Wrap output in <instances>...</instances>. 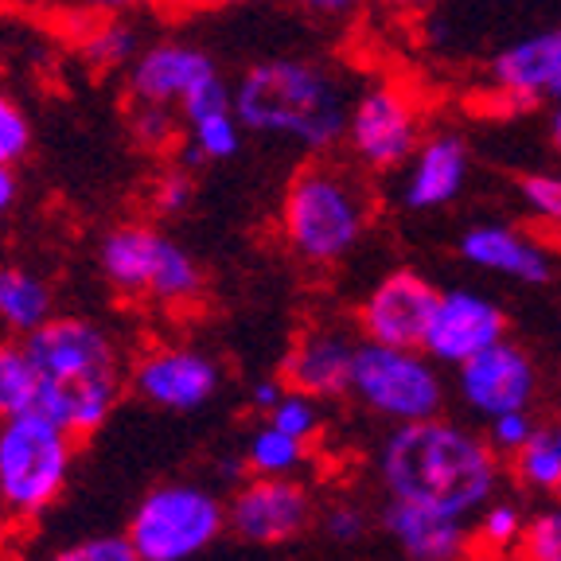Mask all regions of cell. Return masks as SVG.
I'll return each instance as SVG.
<instances>
[{
	"label": "cell",
	"mask_w": 561,
	"mask_h": 561,
	"mask_svg": "<svg viewBox=\"0 0 561 561\" xmlns=\"http://www.w3.org/2000/svg\"><path fill=\"white\" fill-rule=\"evenodd\" d=\"M242 456H245V465H250V476H293L305 465L308 445L265 421V425H257V430L250 433Z\"/></svg>",
	"instance_id": "cell-24"
},
{
	"label": "cell",
	"mask_w": 561,
	"mask_h": 561,
	"mask_svg": "<svg viewBox=\"0 0 561 561\" xmlns=\"http://www.w3.org/2000/svg\"><path fill=\"white\" fill-rule=\"evenodd\" d=\"M351 394L359 398L363 410L390 425H413L445 413L448 382L440 375V363H433L425 351L410 347H382L363 340Z\"/></svg>",
	"instance_id": "cell-8"
},
{
	"label": "cell",
	"mask_w": 561,
	"mask_h": 561,
	"mask_svg": "<svg viewBox=\"0 0 561 561\" xmlns=\"http://www.w3.org/2000/svg\"><path fill=\"white\" fill-rule=\"evenodd\" d=\"M44 0H0V9H39Z\"/></svg>",
	"instance_id": "cell-44"
},
{
	"label": "cell",
	"mask_w": 561,
	"mask_h": 561,
	"mask_svg": "<svg viewBox=\"0 0 561 561\" xmlns=\"http://www.w3.org/2000/svg\"><path fill=\"white\" fill-rule=\"evenodd\" d=\"M195 199V180H192V168L175 164L168 172L157 175V184H152V207L160 215H184Z\"/></svg>",
	"instance_id": "cell-36"
},
{
	"label": "cell",
	"mask_w": 561,
	"mask_h": 561,
	"mask_svg": "<svg viewBox=\"0 0 561 561\" xmlns=\"http://www.w3.org/2000/svg\"><path fill=\"white\" fill-rule=\"evenodd\" d=\"M386 9H398V12H413V9H430L433 0H382Z\"/></svg>",
	"instance_id": "cell-43"
},
{
	"label": "cell",
	"mask_w": 561,
	"mask_h": 561,
	"mask_svg": "<svg viewBox=\"0 0 561 561\" xmlns=\"http://www.w3.org/2000/svg\"><path fill=\"white\" fill-rule=\"evenodd\" d=\"M44 561H140V553L125 535H87L79 542L59 546Z\"/></svg>",
	"instance_id": "cell-33"
},
{
	"label": "cell",
	"mask_w": 561,
	"mask_h": 561,
	"mask_svg": "<svg viewBox=\"0 0 561 561\" xmlns=\"http://www.w3.org/2000/svg\"><path fill=\"white\" fill-rule=\"evenodd\" d=\"M421 125L417 98L402 82H370L351 98L343 145L367 172H398L425 140Z\"/></svg>",
	"instance_id": "cell-9"
},
{
	"label": "cell",
	"mask_w": 561,
	"mask_h": 561,
	"mask_svg": "<svg viewBox=\"0 0 561 561\" xmlns=\"http://www.w3.org/2000/svg\"><path fill=\"white\" fill-rule=\"evenodd\" d=\"M55 316V293L44 273L27 265H0V328L12 335H32Z\"/></svg>",
	"instance_id": "cell-21"
},
{
	"label": "cell",
	"mask_w": 561,
	"mask_h": 561,
	"mask_svg": "<svg viewBox=\"0 0 561 561\" xmlns=\"http://www.w3.org/2000/svg\"><path fill=\"white\" fill-rule=\"evenodd\" d=\"M440 289L433 285L421 270L398 265V270L382 273L370 285V293L359 300L355 312V332L367 343H382V347H425L433 312H437Z\"/></svg>",
	"instance_id": "cell-10"
},
{
	"label": "cell",
	"mask_w": 561,
	"mask_h": 561,
	"mask_svg": "<svg viewBox=\"0 0 561 561\" xmlns=\"http://www.w3.org/2000/svg\"><path fill=\"white\" fill-rule=\"evenodd\" d=\"M503 340H507V312L500 300L480 289H445L421 351L440 367L456 370Z\"/></svg>",
	"instance_id": "cell-14"
},
{
	"label": "cell",
	"mask_w": 561,
	"mask_h": 561,
	"mask_svg": "<svg viewBox=\"0 0 561 561\" xmlns=\"http://www.w3.org/2000/svg\"><path fill=\"white\" fill-rule=\"evenodd\" d=\"M538 430H542V425L535 421V413L515 410V413H500V417H491L483 437H488V445L500 456H515L518 448L530 445V437H535Z\"/></svg>",
	"instance_id": "cell-34"
},
{
	"label": "cell",
	"mask_w": 561,
	"mask_h": 561,
	"mask_svg": "<svg viewBox=\"0 0 561 561\" xmlns=\"http://www.w3.org/2000/svg\"><path fill=\"white\" fill-rule=\"evenodd\" d=\"M472 152L468 140L456 133H430L405 164L402 203L410 210H440L456 203L468 187Z\"/></svg>",
	"instance_id": "cell-18"
},
{
	"label": "cell",
	"mask_w": 561,
	"mask_h": 561,
	"mask_svg": "<svg viewBox=\"0 0 561 561\" xmlns=\"http://www.w3.org/2000/svg\"><path fill=\"white\" fill-rule=\"evenodd\" d=\"M67 4H70V9L87 12V16L110 20V16H133V12L157 4V0H67Z\"/></svg>",
	"instance_id": "cell-37"
},
{
	"label": "cell",
	"mask_w": 561,
	"mask_h": 561,
	"mask_svg": "<svg viewBox=\"0 0 561 561\" xmlns=\"http://www.w3.org/2000/svg\"><path fill=\"white\" fill-rule=\"evenodd\" d=\"M265 421L277 425L280 433H289V437L312 445V437L320 433V421H324L320 417V398L300 394V390H285V398L265 413Z\"/></svg>",
	"instance_id": "cell-28"
},
{
	"label": "cell",
	"mask_w": 561,
	"mask_h": 561,
	"mask_svg": "<svg viewBox=\"0 0 561 561\" xmlns=\"http://www.w3.org/2000/svg\"><path fill=\"white\" fill-rule=\"evenodd\" d=\"M550 145H553V152H558V160H561V102L550 110Z\"/></svg>",
	"instance_id": "cell-41"
},
{
	"label": "cell",
	"mask_w": 561,
	"mask_h": 561,
	"mask_svg": "<svg viewBox=\"0 0 561 561\" xmlns=\"http://www.w3.org/2000/svg\"><path fill=\"white\" fill-rule=\"evenodd\" d=\"M370 227V195L351 168L308 160L280 199V238L305 265L332 270L359 250Z\"/></svg>",
	"instance_id": "cell-4"
},
{
	"label": "cell",
	"mask_w": 561,
	"mask_h": 561,
	"mask_svg": "<svg viewBox=\"0 0 561 561\" xmlns=\"http://www.w3.org/2000/svg\"><path fill=\"white\" fill-rule=\"evenodd\" d=\"M140 51H145V44H140V32L129 24V16L102 20L87 35V55L94 67H133Z\"/></svg>",
	"instance_id": "cell-27"
},
{
	"label": "cell",
	"mask_w": 561,
	"mask_h": 561,
	"mask_svg": "<svg viewBox=\"0 0 561 561\" xmlns=\"http://www.w3.org/2000/svg\"><path fill=\"white\" fill-rule=\"evenodd\" d=\"M32 149V117L12 94L0 90V168L12 172Z\"/></svg>",
	"instance_id": "cell-30"
},
{
	"label": "cell",
	"mask_w": 561,
	"mask_h": 561,
	"mask_svg": "<svg viewBox=\"0 0 561 561\" xmlns=\"http://www.w3.org/2000/svg\"><path fill=\"white\" fill-rule=\"evenodd\" d=\"M16 199H20L16 172H4V168H0V222L9 219V210L16 207Z\"/></svg>",
	"instance_id": "cell-40"
},
{
	"label": "cell",
	"mask_w": 561,
	"mask_h": 561,
	"mask_svg": "<svg viewBox=\"0 0 561 561\" xmlns=\"http://www.w3.org/2000/svg\"><path fill=\"white\" fill-rule=\"evenodd\" d=\"M227 526V500L207 483L172 480L145 491L133 507L125 538L140 561H192L219 542Z\"/></svg>",
	"instance_id": "cell-7"
},
{
	"label": "cell",
	"mask_w": 561,
	"mask_h": 561,
	"mask_svg": "<svg viewBox=\"0 0 561 561\" xmlns=\"http://www.w3.org/2000/svg\"><path fill=\"white\" fill-rule=\"evenodd\" d=\"M320 530H324L328 542H340V546H351V542H363L370 530V515L363 503H351V500H335L332 507L320 515Z\"/></svg>",
	"instance_id": "cell-35"
},
{
	"label": "cell",
	"mask_w": 561,
	"mask_h": 561,
	"mask_svg": "<svg viewBox=\"0 0 561 561\" xmlns=\"http://www.w3.org/2000/svg\"><path fill=\"white\" fill-rule=\"evenodd\" d=\"M526 523H530V515H523V507H518L515 500H500V495H495V500L472 518V538L483 550L507 553V550H518V542H523V535H526Z\"/></svg>",
	"instance_id": "cell-26"
},
{
	"label": "cell",
	"mask_w": 561,
	"mask_h": 561,
	"mask_svg": "<svg viewBox=\"0 0 561 561\" xmlns=\"http://www.w3.org/2000/svg\"><path fill=\"white\" fill-rule=\"evenodd\" d=\"M495 94L515 105L558 102L561 90V27H546L503 47L488 67Z\"/></svg>",
	"instance_id": "cell-17"
},
{
	"label": "cell",
	"mask_w": 561,
	"mask_h": 561,
	"mask_svg": "<svg viewBox=\"0 0 561 561\" xmlns=\"http://www.w3.org/2000/svg\"><path fill=\"white\" fill-rule=\"evenodd\" d=\"M129 386L140 402L168 413H195L219 394L222 367L207 351L187 343H164L145 351L129 370Z\"/></svg>",
	"instance_id": "cell-13"
},
{
	"label": "cell",
	"mask_w": 561,
	"mask_h": 561,
	"mask_svg": "<svg viewBox=\"0 0 561 561\" xmlns=\"http://www.w3.org/2000/svg\"><path fill=\"white\" fill-rule=\"evenodd\" d=\"M316 518L312 491L293 476H250L227 500V526L250 546H285Z\"/></svg>",
	"instance_id": "cell-11"
},
{
	"label": "cell",
	"mask_w": 561,
	"mask_h": 561,
	"mask_svg": "<svg viewBox=\"0 0 561 561\" xmlns=\"http://www.w3.org/2000/svg\"><path fill=\"white\" fill-rule=\"evenodd\" d=\"M538 363L535 355L515 340L480 351L465 367H456L453 390L468 413L491 421L500 413L530 410L538 402Z\"/></svg>",
	"instance_id": "cell-12"
},
{
	"label": "cell",
	"mask_w": 561,
	"mask_h": 561,
	"mask_svg": "<svg viewBox=\"0 0 561 561\" xmlns=\"http://www.w3.org/2000/svg\"><path fill=\"white\" fill-rule=\"evenodd\" d=\"M550 433H553V445H558V453H561V421H553Z\"/></svg>",
	"instance_id": "cell-45"
},
{
	"label": "cell",
	"mask_w": 561,
	"mask_h": 561,
	"mask_svg": "<svg viewBox=\"0 0 561 561\" xmlns=\"http://www.w3.org/2000/svg\"><path fill=\"white\" fill-rule=\"evenodd\" d=\"M219 62L210 59L203 47L180 44V39H160L140 51V59L129 67V90L133 102H152L168 105V110H184L207 90L222 87Z\"/></svg>",
	"instance_id": "cell-15"
},
{
	"label": "cell",
	"mask_w": 561,
	"mask_h": 561,
	"mask_svg": "<svg viewBox=\"0 0 561 561\" xmlns=\"http://www.w3.org/2000/svg\"><path fill=\"white\" fill-rule=\"evenodd\" d=\"M285 390H289V386H285V378H257L254 386H250V405H254V410H262V413H270L273 405L280 402V398H285Z\"/></svg>",
	"instance_id": "cell-38"
},
{
	"label": "cell",
	"mask_w": 561,
	"mask_h": 561,
	"mask_svg": "<svg viewBox=\"0 0 561 561\" xmlns=\"http://www.w3.org/2000/svg\"><path fill=\"white\" fill-rule=\"evenodd\" d=\"M378 483L386 500L417 503L472 523L500 495V453L445 413L413 425H394L378 445Z\"/></svg>",
	"instance_id": "cell-1"
},
{
	"label": "cell",
	"mask_w": 561,
	"mask_h": 561,
	"mask_svg": "<svg viewBox=\"0 0 561 561\" xmlns=\"http://www.w3.org/2000/svg\"><path fill=\"white\" fill-rule=\"evenodd\" d=\"M98 270L110 289L164 308H187L203 297V265L172 234L149 222H122L98 242Z\"/></svg>",
	"instance_id": "cell-5"
},
{
	"label": "cell",
	"mask_w": 561,
	"mask_h": 561,
	"mask_svg": "<svg viewBox=\"0 0 561 561\" xmlns=\"http://www.w3.org/2000/svg\"><path fill=\"white\" fill-rule=\"evenodd\" d=\"M518 199L542 227L561 230V172H530L518 180Z\"/></svg>",
	"instance_id": "cell-31"
},
{
	"label": "cell",
	"mask_w": 561,
	"mask_h": 561,
	"mask_svg": "<svg viewBox=\"0 0 561 561\" xmlns=\"http://www.w3.org/2000/svg\"><path fill=\"white\" fill-rule=\"evenodd\" d=\"M378 523L405 561H460L472 546V523L417 503L386 500Z\"/></svg>",
	"instance_id": "cell-19"
},
{
	"label": "cell",
	"mask_w": 561,
	"mask_h": 561,
	"mask_svg": "<svg viewBox=\"0 0 561 561\" xmlns=\"http://www.w3.org/2000/svg\"><path fill=\"white\" fill-rule=\"evenodd\" d=\"M515 553L518 561H561V500L530 515Z\"/></svg>",
	"instance_id": "cell-29"
},
{
	"label": "cell",
	"mask_w": 561,
	"mask_h": 561,
	"mask_svg": "<svg viewBox=\"0 0 561 561\" xmlns=\"http://www.w3.org/2000/svg\"><path fill=\"white\" fill-rule=\"evenodd\" d=\"M511 468H515L523 488L538 491V495H561V453L553 445L550 425H542L530 437V445L511 456Z\"/></svg>",
	"instance_id": "cell-25"
},
{
	"label": "cell",
	"mask_w": 561,
	"mask_h": 561,
	"mask_svg": "<svg viewBox=\"0 0 561 561\" xmlns=\"http://www.w3.org/2000/svg\"><path fill=\"white\" fill-rule=\"evenodd\" d=\"M187 4H195V9H242L250 0H187Z\"/></svg>",
	"instance_id": "cell-42"
},
{
	"label": "cell",
	"mask_w": 561,
	"mask_h": 561,
	"mask_svg": "<svg viewBox=\"0 0 561 561\" xmlns=\"http://www.w3.org/2000/svg\"><path fill=\"white\" fill-rule=\"evenodd\" d=\"M363 335L351 332L347 324L335 320H320L308 324L305 332L293 340L289 355L280 363V378L289 390L312 398H340L351 394V375H355V359H359Z\"/></svg>",
	"instance_id": "cell-16"
},
{
	"label": "cell",
	"mask_w": 561,
	"mask_h": 561,
	"mask_svg": "<svg viewBox=\"0 0 561 561\" xmlns=\"http://www.w3.org/2000/svg\"><path fill=\"white\" fill-rule=\"evenodd\" d=\"M39 394H44V375L24 340L0 343V417L39 410Z\"/></svg>",
	"instance_id": "cell-22"
},
{
	"label": "cell",
	"mask_w": 561,
	"mask_h": 561,
	"mask_svg": "<svg viewBox=\"0 0 561 561\" xmlns=\"http://www.w3.org/2000/svg\"><path fill=\"white\" fill-rule=\"evenodd\" d=\"M75 440L44 410L0 417V511L9 518L44 515L70 480Z\"/></svg>",
	"instance_id": "cell-6"
},
{
	"label": "cell",
	"mask_w": 561,
	"mask_h": 561,
	"mask_svg": "<svg viewBox=\"0 0 561 561\" xmlns=\"http://www.w3.org/2000/svg\"><path fill=\"white\" fill-rule=\"evenodd\" d=\"M129 129L133 137L145 145V149H168L180 133V114L168 110V105H152V102H133L129 110Z\"/></svg>",
	"instance_id": "cell-32"
},
{
	"label": "cell",
	"mask_w": 561,
	"mask_h": 561,
	"mask_svg": "<svg viewBox=\"0 0 561 561\" xmlns=\"http://www.w3.org/2000/svg\"><path fill=\"white\" fill-rule=\"evenodd\" d=\"M300 9L316 12V16H347L363 4V0H297Z\"/></svg>",
	"instance_id": "cell-39"
},
{
	"label": "cell",
	"mask_w": 561,
	"mask_h": 561,
	"mask_svg": "<svg viewBox=\"0 0 561 561\" xmlns=\"http://www.w3.org/2000/svg\"><path fill=\"white\" fill-rule=\"evenodd\" d=\"M187 129V149L180 157L184 168H199L210 160H234L242 149V122H238L234 110H219V114H207L199 122L184 125Z\"/></svg>",
	"instance_id": "cell-23"
},
{
	"label": "cell",
	"mask_w": 561,
	"mask_h": 561,
	"mask_svg": "<svg viewBox=\"0 0 561 561\" xmlns=\"http://www.w3.org/2000/svg\"><path fill=\"white\" fill-rule=\"evenodd\" d=\"M234 114L245 133L324 157L347 137L351 98L324 62L277 55L245 67L234 82Z\"/></svg>",
	"instance_id": "cell-2"
},
{
	"label": "cell",
	"mask_w": 561,
	"mask_h": 561,
	"mask_svg": "<svg viewBox=\"0 0 561 561\" xmlns=\"http://www.w3.org/2000/svg\"><path fill=\"white\" fill-rule=\"evenodd\" d=\"M35 367L44 375L39 410L59 421L70 437H90L110 421L122 398V359L114 335L87 316H51L24 335Z\"/></svg>",
	"instance_id": "cell-3"
},
{
	"label": "cell",
	"mask_w": 561,
	"mask_h": 561,
	"mask_svg": "<svg viewBox=\"0 0 561 561\" xmlns=\"http://www.w3.org/2000/svg\"><path fill=\"white\" fill-rule=\"evenodd\" d=\"M460 257L472 270L511 277L518 285H546L553 277V257L535 234H523L503 222H480L460 234Z\"/></svg>",
	"instance_id": "cell-20"
}]
</instances>
